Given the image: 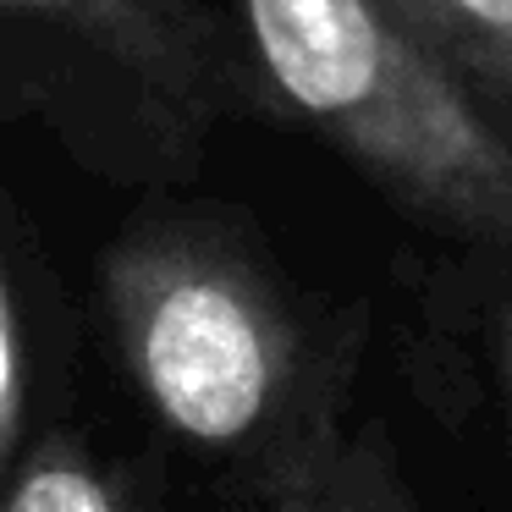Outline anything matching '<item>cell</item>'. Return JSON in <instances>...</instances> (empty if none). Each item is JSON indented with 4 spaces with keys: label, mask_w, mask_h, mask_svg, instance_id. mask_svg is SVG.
Instances as JSON below:
<instances>
[{
    "label": "cell",
    "mask_w": 512,
    "mask_h": 512,
    "mask_svg": "<svg viewBox=\"0 0 512 512\" xmlns=\"http://www.w3.org/2000/svg\"><path fill=\"white\" fill-rule=\"evenodd\" d=\"M17 430V336H12V309H6V287H0V463Z\"/></svg>",
    "instance_id": "7"
},
{
    "label": "cell",
    "mask_w": 512,
    "mask_h": 512,
    "mask_svg": "<svg viewBox=\"0 0 512 512\" xmlns=\"http://www.w3.org/2000/svg\"><path fill=\"white\" fill-rule=\"evenodd\" d=\"M0 512H133V507L111 485V474H100L89 457H78L72 446H45L17 474Z\"/></svg>",
    "instance_id": "6"
},
{
    "label": "cell",
    "mask_w": 512,
    "mask_h": 512,
    "mask_svg": "<svg viewBox=\"0 0 512 512\" xmlns=\"http://www.w3.org/2000/svg\"><path fill=\"white\" fill-rule=\"evenodd\" d=\"M490 342H496V369H501V391H507L512 408V292L496 303V325H490Z\"/></svg>",
    "instance_id": "8"
},
{
    "label": "cell",
    "mask_w": 512,
    "mask_h": 512,
    "mask_svg": "<svg viewBox=\"0 0 512 512\" xmlns=\"http://www.w3.org/2000/svg\"><path fill=\"white\" fill-rule=\"evenodd\" d=\"M512 127V0H386Z\"/></svg>",
    "instance_id": "5"
},
{
    "label": "cell",
    "mask_w": 512,
    "mask_h": 512,
    "mask_svg": "<svg viewBox=\"0 0 512 512\" xmlns=\"http://www.w3.org/2000/svg\"><path fill=\"white\" fill-rule=\"evenodd\" d=\"M254 512H424L386 430L336 435L309 468L276 485Z\"/></svg>",
    "instance_id": "3"
},
{
    "label": "cell",
    "mask_w": 512,
    "mask_h": 512,
    "mask_svg": "<svg viewBox=\"0 0 512 512\" xmlns=\"http://www.w3.org/2000/svg\"><path fill=\"white\" fill-rule=\"evenodd\" d=\"M122 353L149 408L254 479L265 501L342 435L347 336H309L243 254L188 232L138 237L111 265Z\"/></svg>",
    "instance_id": "1"
},
{
    "label": "cell",
    "mask_w": 512,
    "mask_h": 512,
    "mask_svg": "<svg viewBox=\"0 0 512 512\" xmlns=\"http://www.w3.org/2000/svg\"><path fill=\"white\" fill-rule=\"evenodd\" d=\"M243 23L276 94L380 193L512 254V127L386 0H243Z\"/></svg>",
    "instance_id": "2"
},
{
    "label": "cell",
    "mask_w": 512,
    "mask_h": 512,
    "mask_svg": "<svg viewBox=\"0 0 512 512\" xmlns=\"http://www.w3.org/2000/svg\"><path fill=\"white\" fill-rule=\"evenodd\" d=\"M23 12H50L78 23L83 34L105 39L127 67L160 78L166 89L193 94L199 78V39H193L182 0H0Z\"/></svg>",
    "instance_id": "4"
}]
</instances>
